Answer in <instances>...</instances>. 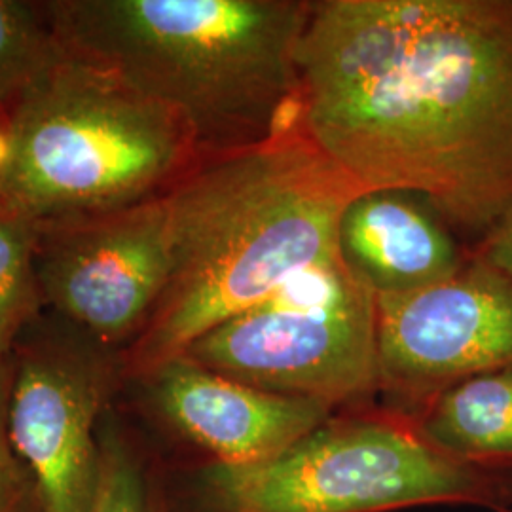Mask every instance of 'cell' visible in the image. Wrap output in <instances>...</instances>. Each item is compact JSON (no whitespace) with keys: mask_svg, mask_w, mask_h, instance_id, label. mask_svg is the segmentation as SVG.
<instances>
[{"mask_svg":"<svg viewBox=\"0 0 512 512\" xmlns=\"http://www.w3.org/2000/svg\"><path fill=\"white\" fill-rule=\"evenodd\" d=\"M338 249L376 296L418 293L465 266L444 224L397 192H363L349 203Z\"/></svg>","mask_w":512,"mask_h":512,"instance_id":"8fae6325","label":"cell"},{"mask_svg":"<svg viewBox=\"0 0 512 512\" xmlns=\"http://www.w3.org/2000/svg\"><path fill=\"white\" fill-rule=\"evenodd\" d=\"M63 55L42 2L0 0V116Z\"/></svg>","mask_w":512,"mask_h":512,"instance_id":"9a60e30c","label":"cell"},{"mask_svg":"<svg viewBox=\"0 0 512 512\" xmlns=\"http://www.w3.org/2000/svg\"><path fill=\"white\" fill-rule=\"evenodd\" d=\"M14 385L12 355L0 357V512H42L37 482L10 437V397Z\"/></svg>","mask_w":512,"mask_h":512,"instance_id":"2e32d148","label":"cell"},{"mask_svg":"<svg viewBox=\"0 0 512 512\" xmlns=\"http://www.w3.org/2000/svg\"><path fill=\"white\" fill-rule=\"evenodd\" d=\"M38 228L44 308L124 355L147 327L173 270L165 194L107 215Z\"/></svg>","mask_w":512,"mask_h":512,"instance_id":"ba28073f","label":"cell"},{"mask_svg":"<svg viewBox=\"0 0 512 512\" xmlns=\"http://www.w3.org/2000/svg\"><path fill=\"white\" fill-rule=\"evenodd\" d=\"M507 512H512V509H511V511H507Z\"/></svg>","mask_w":512,"mask_h":512,"instance_id":"d6986e66","label":"cell"},{"mask_svg":"<svg viewBox=\"0 0 512 512\" xmlns=\"http://www.w3.org/2000/svg\"><path fill=\"white\" fill-rule=\"evenodd\" d=\"M6 131L0 194L38 226L162 196L202 160L169 110L65 48L6 114Z\"/></svg>","mask_w":512,"mask_h":512,"instance_id":"5b68a950","label":"cell"},{"mask_svg":"<svg viewBox=\"0 0 512 512\" xmlns=\"http://www.w3.org/2000/svg\"><path fill=\"white\" fill-rule=\"evenodd\" d=\"M414 423L440 452L512 465V370L476 374L450 385Z\"/></svg>","mask_w":512,"mask_h":512,"instance_id":"7c38bea8","label":"cell"},{"mask_svg":"<svg viewBox=\"0 0 512 512\" xmlns=\"http://www.w3.org/2000/svg\"><path fill=\"white\" fill-rule=\"evenodd\" d=\"M61 46L169 110L198 152L264 143L298 124L296 52L311 2L48 0Z\"/></svg>","mask_w":512,"mask_h":512,"instance_id":"3957f363","label":"cell"},{"mask_svg":"<svg viewBox=\"0 0 512 512\" xmlns=\"http://www.w3.org/2000/svg\"><path fill=\"white\" fill-rule=\"evenodd\" d=\"M476 258L512 277V213L484 236Z\"/></svg>","mask_w":512,"mask_h":512,"instance_id":"e0dca14e","label":"cell"},{"mask_svg":"<svg viewBox=\"0 0 512 512\" xmlns=\"http://www.w3.org/2000/svg\"><path fill=\"white\" fill-rule=\"evenodd\" d=\"M363 192L298 124L202 158L165 192L173 270L122 355L126 378L181 357L294 277L340 258V220Z\"/></svg>","mask_w":512,"mask_h":512,"instance_id":"7a4b0ae2","label":"cell"},{"mask_svg":"<svg viewBox=\"0 0 512 512\" xmlns=\"http://www.w3.org/2000/svg\"><path fill=\"white\" fill-rule=\"evenodd\" d=\"M6 154H8V131H6V118L0 116V177L2 169L6 164Z\"/></svg>","mask_w":512,"mask_h":512,"instance_id":"ac0fdd59","label":"cell"},{"mask_svg":"<svg viewBox=\"0 0 512 512\" xmlns=\"http://www.w3.org/2000/svg\"><path fill=\"white\" fill-rule=\"evenodd\" d=\"M156 459L160 512H395L425 505L512 509V465L440 452L389 410L334 412L253 465Z\"/></svg>","mask_w":512,"mask_h":512,"instance_id":"277c9868","label":"cell"},{"mask_svg":"<svg viewBox=\"0 0 512 512\" xmlns=\"http://www.w3.org/2000/svg\"><path fill=\"white\" fill-rule=\"evenodd\" d=\"M38 224L0 194V357L46 311L37 274Z\"/></svg>","mask_w":512,"mask_h":512,"instance_id":"4fadbf2b","label":"cell"},{"mask_svg":"<svg viewBox=\"0 0 512 512\" xmlns=\"http://www.w3.org/2000/svg\"><path fill=\"white\" fill-rule=\"evenodd\" d=\"M116 404L99 423L101 471L93 512H160L156 459Z\"/></svg>","mask_w":512,"mask_h":512,"instance_id":"5bb4252c","label":"cell"},{"mask_svg":"<svg viewBox=\"0 0 512 512\" xmlns=\"http://www.w3.org/2000/svg\"><path fill=\"white\" fill-rule=\"evenodd\" d=\"M183 355L268 393L336 412L368 408L380 395L376 294L340 256L209 330Z\"/></svg>","mask_w":512,"mask_h":512,"instance_id":"8992f818","label":"cell"},{"mask_svg":"<svg viewBox=\"0 0 512 512\" xmlns=\"http://www.w3.org/2000/svg\"><path fill=\"white\" fill-rule=\"evenodd\" d=\"M376 308L380 395L406 420L450 385L512 370V277L476 256L435 287L376 296Z\"/></svg>","mask_w":512,"mask_h":512,"instance_id":"9c48e42d","label":"cell"},{"mask_svg":"<svg viewBox=\"0 0 512 512\" xmlns=\"http://www.w3.org/2000/svg\"><path fill=\"white\" fill-rule=\"evenodd\" d=\"M12 359L10 437L37 482L42 512H93L99 423L126 385L122 353L46 310Z\"/></svg>","mask_w":512,"mask_h":512,"instance_id":"52a82bcc","label":"cell"},{"mask_svg":"<svg viewBox=\"0 0 512 512\" xmlns=\"http://www.w3.org/2000/svg\"><path fill=\"white\" fill-rule=\"evenodd\" d=\"M133 412L165 444L171 463L253 465L279 456L336 412L325 404L239 384L188 357L126 378Z\"/></svg>","mask_w":512,"mask_h":512,"instance_id":"30bf717a","label":"cell"},{"mask_svg":"<svg viewBox=\"0 0 512 512\" xmlns=\"http://www.w3.org/2000/svg\"><path fill=\"white\" fill-rule=\"evenodd\" d=\"M296 63L298 126L365 192L511 215L512 0L311 2Z\"/></svg>","mask_w":512,"mask_h":512,"instance_id":"6da1fadb","label":"cell"}]
</instances>
